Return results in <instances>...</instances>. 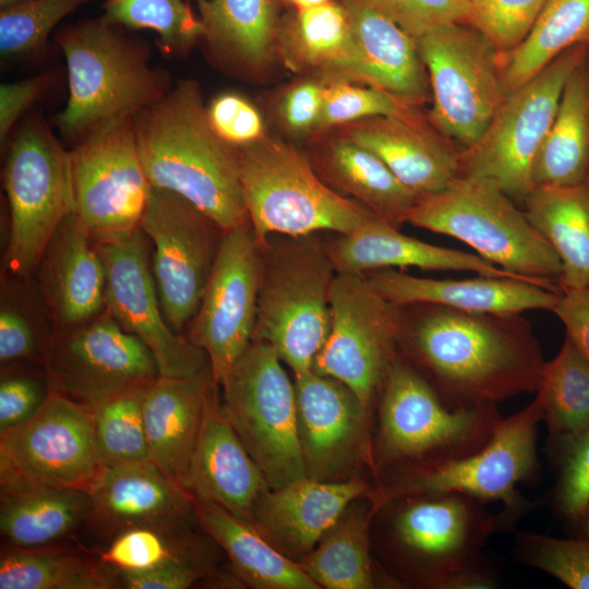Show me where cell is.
I'll return each instance as SVG.
<instances>
[{"mask_svg": "<svg viewBox=\"0 0 589 589\" xmlns=\"http://www.w3.org/2000/svg\"><path fill=\"white\" fill-rule=\"evenodd\" d=\"M536 396L550 454L589 422V363L566 336L558 353L545 362Z\"/></svg>", "mask_w": 589, "mask_h": 589, "instance_id": "cell-41", "label": "cell"}, {"mask_svg": "<svg viewBox=\"0 0 589 589\" xmlns=\"http://www.w3.org/2000/svg\"><path fill=\"white\" fill-rule=\"evenodd\" d=\"M552 312L564 325L566 337L589 363V288L563 290Z\"/></svg>", "mask_w": 589, "mask_h": 589, "instance_id": "cell-57", "label": "cell"}, {"mask_svg": "<svg viewBox=\"0 0 589 589\" xmlns=\"http://www.w3.org/2000/svg\"><path fill=\"white\" fill-rule=\"evenodd\" d=\"M588 60H589V58H588Z\"/></svg>", "mask_w": 589, "mask_h": 589, "instance_id": "cell-61", "label": "cell"}, {"mask_svg": "<svg viewBox=\"0 0 589 589\" xmlns=\"http://www.w3.org/2000/svg\"><path fill=\"white\" fill-rule=\"evenodd\" d=\"M283 2L290 5L293 10L306 9L323 4L333 0H281Z\"/></svg>", "mask_w": 589, "mask_h": 589, "instance_id": "cell-58", "label": "cell"}, {"mask_svg": "<svg viewBox=\"0 0 589 589\" xmlns=\"http://www.w3.org/2000/svg\"><path fill=\"white\" fill-rule=\"evenodd\" d=\"M148 242L141 227L95 242L106 267V309L151 350L160 376H190L209 365L208 358L167 323L152 273Z\"/></svg>", "mask_w": 589, "mask_h": 589, "instance_id": "cell-20", "label": "cell"}, {"mask_svg": "<svg viewBox=\"0 0 589 589\" xmlns=\"http://www.w3.org/2000/svg\"><path fill=\"white\" fill-rule=\"evenodd\" d=\"M104 17L119 26L151 29L158 48L181 57L202 39L203 26L185 0H107Z\"/></svg>", "mask_w": 589, "mask_h": 589, "instance_id": "cell-42", "label": "cell"}, {"mask_svg": "<svg viewBox=\"0 0 589 589\" xmlns=\"http://www.w3.org/2000/svg\"><path fill=\"white\" fill-rule=\"evenodd\" d=\"M422 115L420 107L408 105L381 88L351 82H332L326 83L322 111L312 135L370 117L409 119Z\"/></svg>", "mask_w": 589, "mask_h": 589, "instance_id": "cell-46", "label": "cell"}, {"mask_svg": "<svg viewBox=\"0 0 589 589\" xmlns=\"http://www.w3.org/2000/svg\"><path fill=\"white\" fill-rule=\"evenodd\" d=\"M100 468L92 410L60 393L0 433V478L86 490Z\"/></svg>", "mask_w": 589, "mask_h": 589, "instance_id": "cell-18", "label": "cell"}, {"mask_svg": "<svg viewBox=\"0 0 589 589\" xmlns=\"http://www.w3.org/2000/svg\"><path fill=\"white\" fill-rule=\"evenodd\" d=\"M45 359L50 390L89 409L160 376L151 350L107 309L82 325L56 330Z\"/></svg>", "mask_w": 589, "mask_h": 589, "instance_id": "cell-16", "label": "cell"}, {"mask_svg": "<svg viewBox=\"0 0 589 589\" xmlns=\"http://www.w3.org/2000/svg\"><path fill=\"white\" fill-rule=\"evenodd\" d=\"M548 0H471V26L482 32L500 51L517 46Z\"/></svg>", "mask_w": 589, "mask_h": 589, "instance_id": "cell-50", "label": "cell"}, {"mask_svg": "<svg viewBox=\"0 0 589 589\" xmlns=\"http://www.w3.org/2000/svg\"><path fill=\"white\" fill-rule=\"evenodd\" d=\"M197 1L212 61L241 79L265 76L278 57L279 0Z\"/></svg>", "mask_w": 589, "mask_h": 589, "instance_id": "cell-31", "label": "cell"}, {"mask_svg": "<svg viewBox=\"0 0 589 589\" xmlns=\"http://www.w3.org/2000/svg\"><path fill=\"white\" fill-rule=\"evenodd\" d=\"M542 421L538 396L524 409L503 418L493 436L479 452L452 460L410 466L372 492L381 505L390 498L417 493L456 492L486 504L498 502L505 531L537 504L518 491L520 483L539 471L538 425Z\"/></svg>", "mask_w": 589, "mask_h": 589, "instance_id": "cell-9", "label": "cell"}, {"mask_svg": "<svg viewBox=\"0 0 589 589\" xmlns=\"http://www.w3.org/2000/svg\"><path fill=\"white\" fill-rule=\"evenodd\" d=\"M113 569L72 550L12 548L0 560V589L121 588Z\"/></svg>", "mask_w": 589, "mask_h": 589, "instance_id": "cell-40", "label": "cell"}, {"mask_svg": "<svg viewBox=\"0 0 589 589\" xmlns=\"http://www.w3.org/2000/svg\"><path fill=\"white\" fill-rule=\"evenodd\" d=\"M298 434L306 477L344 481L370 454L369 412L346 384L314 371L294 376Z\"/></svg>", "mask_w": 589, "mask_h": 589, "instance_id": "cell-21", "label": "cell"}, {"mask_svg": "<svg viewBox=\"0 0 589 589\" xmlns=\"http://www.w3.org/2000/svg\"><path fill=\"white\" fill-rule=\"evenodd\" d=\"M262 268L251 224L225 231L188 334L205 351L218 385L252 341Z\"/></svg>", "mask_w": 589, "mask_h": 589, "instance_id": "cell-19", "label": "cell"}, {"mask_svg": "<svg viewBox=\"0 0 589 589\" xmlns=\"http://www.w3.org/2000/svg\"><path fill=\"white\" fill-rule=\"evenodd\" d=\"M215 384L207 365L190 376H159L145 392L143 419L148 459L185 490L205 407Z\"/></svg>", "mask_w": 589, "mask_h": 589, "instance_id": "cell-28", "label": "cell"}, {"mask_svg": "<svg viewBox=\"0 0 589 589\" xmlns=\"http://www.w3.org/2000/svg\"><path fill=\"white\" fill-rule=\"evenodd\" d=\"M87 490L1 478L0 531L12 548L50 545L86 522Z\"/></svg>", "mask_w": 589, "mask_h": 589, "instance_id": "cell-34", "label": "cell"}, {"mask_svg": "<svg viewBox=\"0 0 589 589\" xmlns=\"http://www.w3.org/2000/svg\"><path fill=\"white\" fill-rule=\"evenodd\" d=\"M37 269L56 330L82 325L106 310L105 263L75 214L61 223Z\"/></svg>", "mask_w": 589, "mask_h": 589, "instance_id": "cell-26", "label": "cell"}, {"mask_svg": "<svg viewBox=\"0 0 589 589\" xmlns=\"http://www.w3.org/2000/svg\"><path fill=\"white\" fill-rule=\"evenodd\" d=\"M374 153L412 192L445 190L459 172L460 149L438 133L426 115L370 117L330 129Z\"/></svg>", "mask_w": 589, "mask_h": 589, "instance_id": "cell-23", "label": "cell"}, {"mask_svg": "<svg viewBox=\"0 0 589 589\" xmlns=\"http://www.w3.org/2000/svg\"><path fill=\"white\" fill-rule=\"evenodd\" d=\"M70 154L74 214L92 239L103 241L139 228L152 185L141 161L132 119L92 133Z\"/></svg>", "mask_w": 589, "mask_h": 589, "instance_id": "cell-17", "label": "cell"}, {"mask_svg": "<svg viewBox=\"0 0 589 589\" xmlns=\"http://www.w3.org/2000/svg\"><path fill=\"white\" fill-rule=\"evenodd\" d=\"M86 490V522L110 540L134 527L185 532L199 524L192 494L151 460L101 467Z\"/></svg>", "mask_w": 589, "mask_h": 589, "instance_id": "cell-22", "label": "cell"}, {"mask_svg": "<svg viewBox=\"0 0 589 589\" xmlns=\"http://www.w3.org/2000/svg\"><path fill=\"white\" fill-rule=\"evenodd\" d=\"M263 247L252 340L274 348L294 376L312 371L330 329V291L337 274L327 245L314 235Z\"/></svg>", "mask_w": 589, "mask_h": 589, "instance_id": "cell-7", "label": "cell"}, {"mask_svg": "<svg viewBox=\"0 0 589 589\" xmlns=\"http://www.w3.org/2000/svg\"><path fill=\"white\" fill-rule=\"evenodd\" d=\"M194 531L171 532L151 527H134L115 536L99 561L118 573H140L154 569L191 545Z\"/></svg>", "mask_w": 589, "mask_h": 589, "instance_id": "cell-47", "label": "cell"}, {"mask_svg": "<svg viewBox=\"0 0 589 589\" xmlns=\"http://www.w3.org/2000/svg\"><path fill=\"white\" fill-rule=\"evenodd\" d=\"M55 41L68 70V101L56 117L61 133L76 143L117 121L132 119L173 85L149 63V49L104 16L60 28Z\"/></svg>", "mask_w": 589, "mask_h": 589, "instance_id": "cell-3", "label": "cell"}, {"mask_svg": "<svg viewBox=\"0 0 589 589\" xmlns=\"http://www.w3.org/2000/svg\"><path fill=\"white\" fill-rule=\"evenodd\" d=\"M588 57L589 44L576 45L507 93L482 136L459 152L458 176L485 179L513 200L524 201L534 188L536 159L564 86Z\"/></svg>", "mask_w": 589, "mask_h": 589, "instance_id": "cell-11", "label": "cell"}, {"mask_svg": "<svg viewBox=\"0 0 589 589\" xmlns=\"http://www.w3.org/2000/svg\"><path fill=\"white\" fill-rule=\"evenodd\" d=\"M417 45L431 89L429 122L460 151L472 146L505 97L500 50L478 28L460 23L437 27Z\"/></svg>", "mask_w": 589, "mask_h": 589, "instance_id": "cell-13", "label": "cell"}, {"mask_svg": "<svg viewBox=\"0 0 589 589\" xmlns=\"http://www.w3.org/2000/svg\"><path fill=\"white\" fill-rule=\"evenodd\" d=\"M401 320V306L386 300L365 274L337 273L329 334L312 371L342 382L370 408L399 354Z\"/></svg>", "mask_w": 589, "mask_h": 589, "instance_id": "cell-14", "label": "cell"}, {"mask_svg": "<svg viewBox=\"0 0 589 589\" xmlns=\"http://www.w3.org/2000/svg\"><path fill=\"white\" fill-rule=\"evenodd\" d=\"M278 57L291 71L325 83L371 86L341 0L292 9L279 24Z\"/></svg>", "mask_w": 589, "mask_h": 589, "instance_id": "cell-29", "label": "cell"}, {"mask_svg": "<svg viewBox=\"0 0 589 589\" xmlns=\"http://www.w3.org/2000/svg\"><path fill=\"white\" fill-rule=\"evenodd\" d=\"M388 537L419 585L433 589H490L496 573L484 556L490 538L505 531L498 513L456 492L397 496Z\"/></svg>", "mask_w": 589, "mask_h": 589, "instance_id": "cell-4", "label": "cell"}, {"mask_svg": "<svg viewBox=\"0 0 589 589\" xmlns=\"http://www.w3.org/2000/svg\"><path fill=\"white\" fill-rule=\"evenodd\" d=\"M396 23L413 38L446 24H471V0H356Z\"/></svg>", "mask_w": 589, "mask_h": 589, "instance_id": "cell-49", "label": "cell"}, {"mask_svg": "<svg viewBox=\"0 0 589 589\" xmlns=\"http://www.w3.org/2000/svg\"><path fill=\"white\" fill-rule=\"evenodd\" d=\"M579 44H589V0H548L522 40L510 50L500 51L504 94Z\"/></svg>", "mask_w": 589, "mask_h": 589, "instance_id": "cell-39", "label": "cell"}, {"mask_svg": "<svg viewBox=\"0 0 589 589\" xmlns=\"http://www.w3.org/2000/svg\"><path fill=\"white\" fill-rule=\"evenodd\" d=\"M239 172L249 221L262 248L275 235H347L375 216L332 189L309 156L280 137L265 134L239 148Z\"/></svg>", "mask_w": 589, "mask_h": 589, "instance_id": "cell-5", "label": "cell"}, {"mask_svg": "<svg viewBox=\"0 0 589 589\" xmlns=\"http://www.w3.org/2000/svg\"><path fill=\"white\" fill-rule=\"evenodd\" d=\"M49 73L0 85V143L7 144L19 119L48 91Z\"/></svg>", "mask_w": 589, "mask_h": 589, "instance_id": "cell-56", "label": "cell"}, {"mask_svg": "<svg viewBox=\"0 0 589 589\" xmlns=\"http://www.w3.org/2000/svg\"><path fill=\"white\" fill-rule=\"evenodd\" d=\"M549 455L557 467L553 509L566 524L577 527L589 506V422Z\"/></svg>", "mask_w": 589, "mask_h": 589, "instance_id": "cell-48", "label": "cell"}, {"mask_svg": "<svg viewBox=\"0 0 589 589\" xmlns=\"http://www.w3.org/2000/svg\"><path fill=\"white\" fill-rule=\"evenodd\" d=\"M272 346L252 340L219 384L224 411L271 489L306 477L294 382Z\"/></svg>", "mask_w": 589, "mask_h": 589, "instance_id": "cell-12", "label": "cell"}, {"mask_svg": "<svg viewBox=\"0 0 589 589\" xmlns=\"http://www.w3.org/2000/svg\"><path fill=\"white\" fill-rule=\"evenodd\" d=\"M365 275L386 300L398 306L429 303L492 314H521L528 310L552 312L562 293L510 277L478 275L467 279H434L393 268Z\"/></svg>", "mask_w": 589, "mask_h": 589, "instance_id": "cell-27", "label": "cell"}, {"mask_svg": "<svg viewBox=\"0 0 589 589\" xmlns=\"http://www.w3.org/2000/svg\"><path fill=\"white\" fill-rule=\"evenodd\" d=\"M3 187L10 212L4 263L27 277L61 223L75 213L71 154L41 118L26 119L12 137Z\"/></svg>", "mask_w": 589, "mask_h": 589, "instance_id": "cell-10", "label": "cell"}, {"mask_svg": "<svg viewBox=\"0 0 589 589\" xmlns=\"http://www.w3.org/2000/svg\"><path fill=\"white\" fill-rule=\"evenodd\" d=\"M39 348L37 329L26 309L2 296L0 309V361L8 364L32 359Z\"/></svg>", "mask_w": 589, "mask_h": 589, "instance_id": "cell-55", "label": "cell"}, {"mask_svg": "<svg viewBox=\"0 0 589 589\" xmlns=\"http://www.w3.org/2000/svg\"><path fill=\"white\" fill-rule=\"evenodd\" d=\"M502 419L496 405L448 408L398 354L380 392L375 465L421 466L474 454L488 444Z\"/></svg>", "mask_w": 589, "mask_h": 589, "instance_id": "cell-8", "label": "cell"}, {"mask_svg": "<svg viewBox=\"0 0 589 589\" xmlns=\"http://www.w3.org/2000/svg\"><path fill=\"white\" fill-rule=\"evenodd\" d=\"M140 227L154 247L151 266L164 316L182 334L200 306L225 231L179 194L153 187Z\"/></svg>", "mask_w": 589, "mask_h": 589, "instance_id": "cell-15", "label": "cell"}, {"mask_svg": "<svg viewBox=\"0 0 589 589\" xmlns=\"http://www.w3.org/2000/svg\"><path fill=\"white\" fill-rule=\"evenodd\" d=\"M216 383L211 390L192 455L188 491L194 500L215 504L253 522V507L269 488L230 424Z\"/></svg>", "mask_w": 589, "mask_h": 589, "instance_id": "cell-25", "label": "cell"}, {"mask_svg": "<svg viewBox=\"0 0 589 589\" xmlns=\"http://www.w3.org/2000/svg\"><path fill=\"white\" fill-rule=\"evenodd\" d=\"M195 501L199 526L225 551L233 573L256 589H318L299 563L271 544L250 522L215 504Z\"/></svg>", "mask_w": 589, "mask_h": 589, "instance_id": "cell-35", "label": "cell"}, {"mask_svg": "<svg viewBox=\"0 0 589 589\" xmlns=\"http://www.w3.org/2000/svg\"><path fill=\"white\" fill-rule=\"evenodd\" d=\"M205 543L197 538L191 545L163 565L146 572L118 573L128 589H187L212 572V558Z\"/></svg>", "mask_w": 589, "mask_h": 589, "instance_id": "cell-51", "label": "cell"}, {"mask_svg": "<svg viewBox=\"0 0 589 589\" xmlns=\"http://www.w3.org/2000/svg\"><path fill=\"white\" fill-rule=\"evenodd\" d=\"M341 1L370 85L414 107L431 101L417 39L378 11L356 0Z\"/></svg>", "mask_w": 589, "mask_h": 589, "instance_id": "cell-33", "label": "cell"}, {"mask_svg": "<svg viewBox=\"0 0 589 589\" xmlns=\"http://www.w3.org/2000/svg\"><path fill=\"white\" fill-rule=\"evenodd\" d=\"M87 0H28L0 12V53L12 59L37 52L51 31Z\"/></svg>", "mask_w": 589, "mask_h": 589, "instance_id": "cell-45", "label": "cell"}, {"mask_svg": "<svg viewBox=\"0 0 589 589\" xmlns=\"http://www.w3.org/2000/svg\"><path fill=\"white\" fill-rule=\"evenodd\" d=\"M522 202L561 262L562 291L589 288V183L534 187Z\"/></svg>", "mask_w": 589, "mask_h": 589, "instance_id": "cell-36", "label": "cell"}, {"mask_svg": "<svg viewBox=\"0 0 589 589\" xmlns=\"http://www.w3.org/2000/svg\"><path fill=\"white\" fill-rule=\"evenodd\" d=\"M312 136V153L308 156L332 189L397 228L406 223L420 196L374 153L334 130Z\"/></svg>", "mask_w": 589, "mask_h": 589, "instance_id": "cell-32", "label": "cell"}, {"mask_svg": "<svg viewBox=\"0 0 589 589\" xmlns=\"http://www.w3.org/2000/svg\"><path fill=\"white\" fill-rule=\"evenodd\" d=\"M371 492L360 481L310 478L268 488L254 504L252 525L279 552L299 561L316 546L351 502Z\"/></svg>", "mask_w": 589, "mask_h": 589, "instance_id": "cell-24", "label": "cell"}, {"mask_svg": "<svg viewBox=\"0 0 589 589\" xmlns=\"http://www.w3.org/2000/svg\"><path fill=\"white\" fill-rule=\"evenodd\" d=\"M326 83L314 77L291 85L283 95L278 113L291 136L303 139L314 133L320 118Z\"/></svg>", "mask_w": 589, "mask_h": 589, "instance_id": "cell-54", "label": "cell"}, {"mask_svg": "<svg viewBox=\"0 0 589 589\" xmlns=\"http://www.w3.org/2000/svg\"><path fill=\"white\" fill-rule=\"evenodd\" d=\"M47 375V374H46ZM50 393L48 377L3 372L0 381V433L34 416Z\"/></svg>", "mask_w": 589, "mask_h": 589, "instance_id": "cell-53", "label": "cell"}, {"mask_svg": "<svg viewBox=\"0 0 589 589\" xmlns=\"http://www.w3.org/2000/svg\"><path fill=\"white\" fill-rule=\"evenodd\" d=\"M577 536H589V506L580 522L578 524Z\"/></svg>", "mask_w": 589, "mask_h": 589, "instance_id": "cell-59", "label": "cell"}, {"mask_svg": "<svg viewBox=\"0 0 589 589\" xmlns=\"http://www.w3.org/2000/svg\"><path fill=\"white\" fill-rule=\"evenodd\" d=\"M514 557L554 577L572 589H589V536L556 538L515 531Z\"/></svg>", "mask_w": 589, "mask_h": 589, "instance_id": "cell-44", "label": "cell"}, {"mask_svg": "<svg viewBox=\"0 0 589 589\" xmlns=\"http://www.w3.org/2000/svg\"><path fill=\"white\" fill-rule=\"evenodd\" d=\"M401 315L399 350L448 408L497 406L536 394L546 361L521 314L419 303L402 305Z\"/></svg>", "mask_w": 589, "mask_h": 589, "instance_id": "cell-1", "label": "cell"}, {"mask_svg": "<svg viewBox=\"0 0 589 589\" xmlns=\"http://www.w3.org/2000/svg\"><path fill=\"white\" fill-rule=\"evenodd\" d=\"M327 249L337 273L366 274L384 268L418 267L430 271H466L483 276L527 280L478 254L406 236L399 228L376 216L357 230L340 235Z\"/></svg>", "mask_w": 589, "mask_h": 589, "instance_id": "cell-30", "label": "cell"}, {"mask_svg": "<svg viewBox=\"0 0 589 589\" xmlns=\"http://www.w3.org/2000/svg\"><path fill=\"white\" fill-rule=\"evenodd\" d=\"M406 223L457 239L485 261L562 292L556 253L525 211L491 181L457 176L445 190L421 196Z\"/></svg>", "mask_w": 589, "mask_h": 589, "instance_id": "cell-6", "label": "cell"}, {"mask_svg": "<svg viewBox=\"0 0 589 589\" xmlns=\"http://www.w3.org/2000/svg\"><path fill=\"white\" fill-rule=\"evenodd\" d=\"M588 58L564 86L555 118L536 159L534 187L589 183Z\"/></svg>", "mask_w": 589, "mask_h": 589, "instance_id": "cell-37", "label": "cell"}, {"mask_svg": "<svg viewBox=\"0 0 589 589\" xmlns=\"http://www.w3.org/2000/svg\"><path fill=\"white\" fill-rule=\"evenodd\" d=\"M25 1H28V0H0V8H1V10L7 9V8H11L13 5L23 3Z\"/></svg>", "mask_w": 589, "mask_h": 589, "instance_id": "cell-60", "label": "cell"}, {"mask_svg": "<svg viewBox=\"0 0 589 589\" xmlns=\"http://www.w3.org/2000/svg\"><path fill=\"white\" fill-rule=\"evenodd\" d=\"M146 177L175 192L224 231L249 221L239 172V148L212 129L199 83H175L132 118Z\"/></svg>", "mask_w": 589, "mask_h": 589, "instance_id": "cell-2", "label": "cell"}, {"mask_svg": "<svg viewBox=\"0 0 589 589\" xmlns=\"http://www.w3.org/2000/svg\"><path fill=\"white\" fill-rule=\"evenodd\" d=\"M206 113L215 133L237 148L250 145L266 134L259 109L238 93L217 95L206 106Z\"/></svg>", "mask_w": 589, "mask_h": 589, "instance_id": "cell-52", "label": "cell"}, {"mask_svg": "<svg viewBox=\"0 0 589 589\" xmlns=\"http://www.w3.org/2000/svg\"><path fill=\"white\" fill-rule=\"evenodd\" d=\"M147 387L124 392L91 408L101 467L149 460L143 419Z\"/></svg>", "mask_w": 589, "mask_h": 589, "instance_id": "cell-43", "label": "cell"}, {"mask_svg": "<svg viewBox=\"0 0 589 589\" xmlns=\"http://www.w3.org/2000/svg\"><path fill=\"white\" fill-rule=\"evenodd\" d=\"M359 500L351 502L316 546L297 561L320 588L376 587L370 527L380 506L371 495L368 502Z\"/></svg>", "mask_w": 589, "mask_h": 589, "instance_id": "cell-38", "label": "cell"}]
</instances>
